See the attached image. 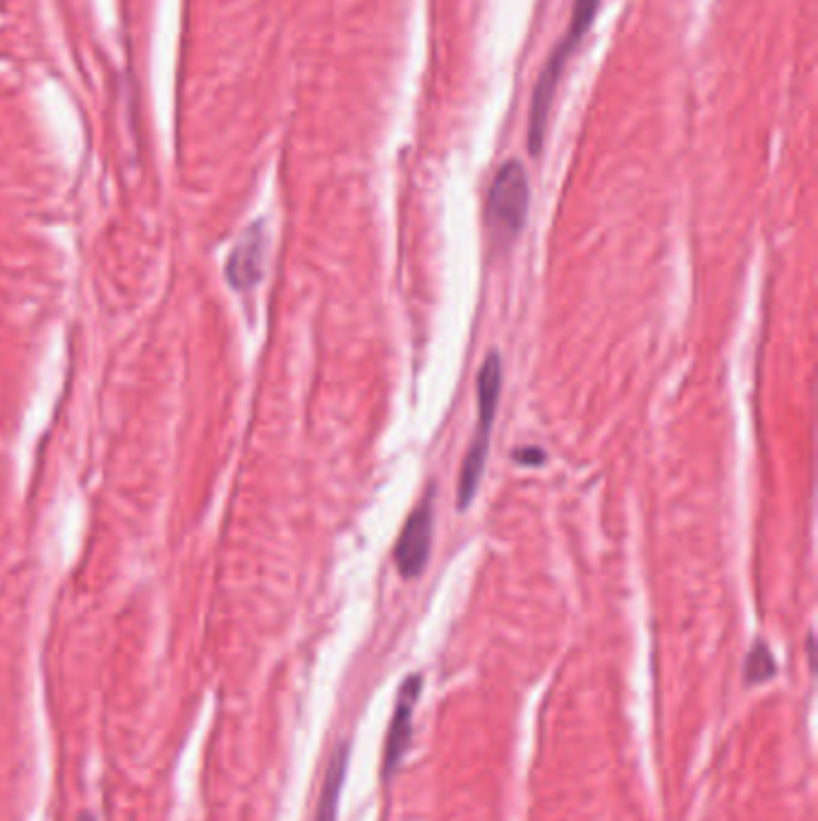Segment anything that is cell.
Here are the masks:
<instances>
[{
  "instance_id": "obj_1",
  "label": "cell",
  "mask_w": 818,
  "mask_h": 821,
  "mask_svg": "<svg viewBox=\"0 0 818 821\" xmlns=\"http://www.w3.org/2000/svg\"><path fill=\"white\" fill-rule=\"evenodd\" d=\"M598 3H600V0H574L572 24H569L564 39L557 44L552 56L548 58V66H545L542 72H540V80L536 84V94H533V104H530V118H528V149H530V154H540L557 82L562 80L564 66H566V60L572 58L574 48L581 44L584 34L591 30V24L595 20V12H598Z\"/></svg>"
},
{
  "instance_id": "obj_2",
  "label": "cell",
  "mask_w": 818,
  "mask_h": 821,
  "mask_svg": "<svg viewBox=\"0 0 818 821\" xmlns=\"http://www.w3.org/2000/svg\"><path fill=\"white\" fill-rule=\"evenodd\" d=\"M500 392H502V358L498 351H492L478 372V430L466 454L461 481H458V507L461 509H466L470 500L476 497L482 471H486L490 432H492L494 416H498Z\"/></svg>"
},
{
  "instance_id": "obj_3",
  "label": "cell",
  "mask_w": 818,
  "mask_h": 821,
  "mask_svg": "<svg viewBox=\"0 0 818 821\" xmlns=\"http://www.w3.org/2000/svg\"><path fill=\"white\" fill-rule=\"evenodd\" d=\"M530 205L528 173L521 161H506L494 173L488 193V227L492 243L498 247H510L521 229L526 227Z\"/></svg>"
},
{
  "instance_id": "obj_4",
  "label": "cell",
  "mask_w": 818,
  "mask_h": 821,
  "mask_svg": "<svg viewBox=\"0 0 818 821\" xmlns=\"http://www.w3.org/2000/svg\"><path fill=\"white\" fill-rule=\"evenodd\" d=\"M432 493L420 502L411 517L406 519L404 531L394 547V563L404 579H416L423 575L432 551Z\"/></svg>"
},
{
  "instance_id": "obj_5",
  "label": "cell",
  "mask_w": 818,
  "mask_h": 821,
  "mask_svg": "<svg viewBox=\"0 0 818 821\" xmlns=\"http://www.w3.org/2000/svg\"><path fill=\"white\" fill-rule=\"evenodd\" d=\"M420 690H423V678L420 675H408L406 682L399 690V699H396V712L389 726L387 744H384V776H389L401 764V759L408 750V742L413 736V712L418 704Z\"/></svg>"
},
{
  "instance_id": "obj_6",
  "label": "cell",
  "mask_w": 818,
  "mask_h": 821,
  "mask_svg": "<svg viewBox=\"0 0 818 821\" xmlns=\"http://www.w3.org/2000/svg\"><path fill=\"white\" fill-rule=\"evenodd\" d=\"M265 255H267L265 227L262 223H255V227H250L243 233V239L233 247V253L229 257L226 274H229L231 286H235L238 291L253 289V286L262 279Z\"/></svg>"
},
{
  "instance_id": "obj_7",
  "label": "cell",
  "mask_w": 818,
  "mask_h": 821,
  "mask_svg": "<svg viewBox=\"0 0 818 821\" xmlns=\"http://www.w3.org/2000/svg\"><path fill=\"white\" fill-rule=\"evenodd\" d=\"M346 766H349V748H346V744H339V750L334 752L331 762H329L325 786H322L317 821H337L339 795H341V786H343V778H346Z\"/></svg>"
},
{
  "instance_id": "obj_8",
  "label": "cell",
  "mask_w": 818,
  "mask_h": 821,
  "mask_svg": "<svg viewBox=\"0 0 818 821\" xmlns=\"http://www.w3.org/2000/svg\"><path fill=\"white\" fill-rule=\"evenodd\" d=\"M775 673H778L775 656L771 654V649H768L763 641H756L753 649L747 656V666H744V675H747V682L749 684H761V682H768L771 678H775Z\"/></svg>"
},
{
  "instance_id": "obj_9",
  "label": "cell",
  "mask_w": 818,
  "mask_h": 821,
  "mask_svg": "<svg viewBox=\"0 0 818 821\" xmlns=\"http://www.w3.org/2000/svg\"><path fill=\"white\" fill-rule=\"evenodd\" d=\"M545 459H548V454H545L540 447H521L514 454V462L521 466H542Z\"/></svg>"
}]
</instances>
